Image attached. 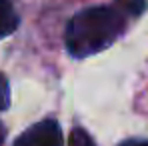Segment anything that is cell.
Returning a JSON list of instances; mask_svg holds the SVG:
<instances>
[{
	"instance_id": "4",
	"label": "cell",
	"mask_w": 148,
	"mask_h": 146,
	"mask_svg": "<svg viewBox=\"0 0 148 146\" xmlns=\"http://www.w3.org/2000/svg\"><path fill=\"white\" fill-rule=\"evenodd\" d=\"M68 146H96L84 128H74L68 136Z\"/></svg>"
},
{
	"instance_id": "7",
	"label": "cell",
	"mask_w": 148,
	"mask_h": 146,
	"mask_svg": "<svg viewBox=\"0 0 148 146\" xmlns=\"http://www.w3.org/2000/svg\"><path fill=\"white\" fill-rule=\"evenodd\" d=\"M120 146H148L146 140H124Z\"/></svg>"
},
{
	"instance_id": "5",
	"label": "cell",
	"mask_w": 148,
	"mask_h": 146,
	"mask_svg": "<svg viewBox=\"0 0 148 146\" xmlns=\"http://www.w3.org/2000/svg\"><path fill=\"white\" fill-rule=\"evenodd\" d=\"M10 106V86H8V78L0 72V112L6 110Z\"/></svg>"
},
{
	"instance_id": "2",
	"label": "cell",
	"mask_w": 148,
	"mask_h": 146,
	"mask_svg": "<svg viewBox=\"0 0 148 146\" xmlns=\"http://www.w3.org/2000/svg\"><path fill=\"white\" fill-rule=\"evenodd\" d=\"M14 146H64V136L58 122L46 118L22 132L14 140Z\"/></svg>"
},
{
	"instance_id": "6",
	"label": "cell",
	"mask_w": 148,
	"mask_h": 146,
	"mask_svg": "<svg viewBox=\"0 0 148 146\" xmlns=\"http://www.w3.org/2000/svg\"><path fill=\"white\" fill-rule=\"evenodd\" d=\"M124 6V10L126 12H130L132 16H138V14H142L144 12V8H146V0H120Z\"/></svg>"
},
{
	"instance_id": "1",
	"label": "cell",
	"mask_w": 148,
	"mask_h": 146,
	"mask_svg": "<svg viewBox=\"0 0 148 146\" xmlns=\"http://www.w3.org/2000/svg\"><path fill=\"white\" fill-rule=\"evenodd\" d=\"M124 26V16L112 6L84 8L66 26V48L74 58L98 54L122 34Z\"/></svg>"
},
{
	"instance_id": "3",
	"label": "cell",
	"mask_w": 148,
	"mask_h": 146,
	"mask_svg": "<svg viewBox=\"0 0 148 146\" xmlns=\"http://www.w3.org/2000/svg\"><path fill=\"white\" fill-rule=\"evenodd\" d=\"M18 28V14L10 0H0V40L10 36Z\"/></svg>"
}]
</instances>
